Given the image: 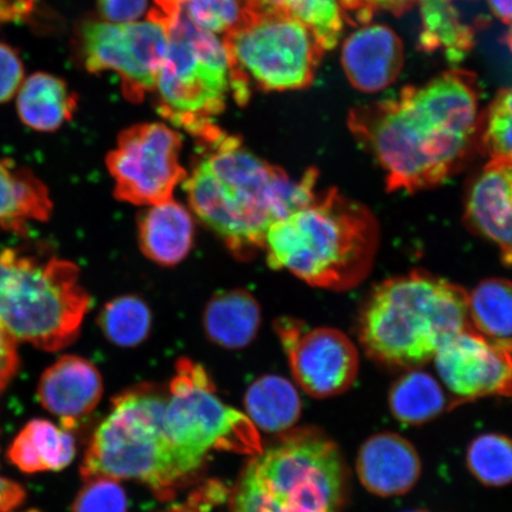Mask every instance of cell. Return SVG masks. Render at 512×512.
Returning <instances> with one entry per match:
<instances>
[{
    "label": "cell",
    "instance_id": "obj_1",
    "mask_svg": "<svg viewBox=\"0 0 512 512\" xmlns=\"http://www.w3.org/2000/svg\"><path fill=\"white\" fill-rule=\"evenodd\" d=\"M479 119L476 76L452 69L394 99L355 107L348 124L379 162L387 189L414 192L438 187L458 170Z\"/></svg>",
    "mask_w": 512,
    "mask_h": 512
},
{
    "label": "cell",
    "instance_id": "obj_2",
    "mask_svg": "<svg viewBox=\"0 0 512 512\" xmlns=\"http://www.w3.org/2000/svg\"><path fill=\"white\" fill-rule=\"evenodd\" d=\"M200 150L183 182L191 213L238 260L264 252L272 224L306 206L318 192L316 169L294 181L247 150L239 137L226 133Z\"/></svg>",
    "mask_w": 512,
    "mask_h": 512
},
{
    "label": "cell",
    "instance_id": "obj_3",
    "mask_svg": "<svg viewBox=\"0 0 512 512\" xmlns=\"http://www.w3.org/2000/svg\"><path fill=\"white\" fill-rule=\"evenodd\" d=\"M379 245V222L371 210L329 189L273 223L264 252L273 270H286L313 287L343 292L368 277Z\"/></svg>",
    "mask_w": 512,
    "mask_h": 512
},
{
    "label": "cell",
    "instance_id": "obj_4",
    "mask_svg": "<svg viewBox=\"0 0 512 512\" xmlns=\"http://www.w3.org/2000/svg\"><path fill=\"white\" fill-rule=\"evenodd\" d=\"M470 326L469 293L462 286L414 271L374 288L361 313L360 339L374 361L413 370Z\"/></svg>",
    "mask_w": 512,
    "mask_h": 512
},
{
    "label": "cell",
    "instance_id": "obj_5",
    "mask_svg": "<svg viewBox=\"0 0 512 512\" xmlns=\"http://www.w3.org/2000/svg\"><path fill=\"white\" fill-rule=\"evenodd\" d=\"M91 303L73 262L19 249L0 251V326L16 342L49 352L69 347Z\"/></svg>",
    "mask_w": 512,
    "mask_h": 512
},
{
    "label": "cell",
    "instance_id": "obj_6",
    "mask_svg": "<svg viewBox=\"0 0 512 512\" xmlns=\"http://www.w3.org/2000/svg\"><path fill=\"white\" fill-rule=\"evenodd\" d=\"M165 403L166 395L152 386L117 396L88 445L82 478L134 479L170 497L197 470L166 437Z\"/></svg>",
    "mask_w": 512,
    "mask_h": 512
},
{
    "label": "cell",
    "instance_id": "obj_7",
    "mask_svg": "<svg viewBox=\"0 0 512 512\" xmlns=\"http://www.w3.org/2000/svg\"><path fill=\"white\" fill-rule=\"evenodd\" d=\"M347 494V466L334 441L298 431L249 463L232 512H339Z\"/></svg>",
    "mask_w": 512,
    "mask_h": 512
},
{
    "label": "cell",
    "instance_id": "obj_8",
    "mask_svg": "<svg viewBox=\"0 0 512 512\" xmlns=\"http://www.w3.org/2000/svg\"><path fill=\"white\" fill-rule=\"evenodd\" d=\"M155 91L160 115L191 134L198 146L226 134L216 125L232 93L226 47L216 35L195 27L183 11L169 30Z\"/></svg>",
    "mask_w": 512,
    "mask_h": 512
},
{
    "label": "cell",
    "instance_id": "obj_9",
    "mask_svg": "<svg viewBox=\"0 0 512 512\" xmlns=\"http://www.w3.org/2000/svg\"><path fill=\"white\" fill-rule=\"evenodd\" d=\"M222 41L228 54L232 95L241 106L253 91L309 87L325 51L309 27L283 12L246 9L239 27Z\"/></svg>",
    "mask_w": 512,
    "mask_h": 512
},
{
    "label": "cell",
    "instance_id": "obj_10",
    "mask_svg": "<svg viewBox=\"0 0 512 512\" xmlns=\"http://www.w3.org/2000/svg\"><path fill=\"white\" fill-rule=\"evenodd\" d=\"M166 437L196 470L211 451L258 456L261 439L247 415L216 395L213 380L200 363L182 358L176 364L164 409Z\"/></svg>",
    "mask_w": 512,
    "mask_h": 512
},
{
    "label": "cell",
    "instance_id": "obj_11",
    "mask_svg": "<svg viewBox=\"0 0 512 512\" xmlns=\"http://www.w3.org/2000/svg\"><path fill=\"white\" fill-rule=\"evenodd\" d=\"M170 28L147 15L145 21H86L79 32L80 53L89 73H117L125 98L140 102L155 91L169 47Z\"/></svg>",
    "mask_w": 512,
    "mask_h": 512
},
{
    "label": "cell",
    "instance_id": "obj_12",
    "mask_svg": "<svg viewBox=\"0 0 512 512\" xmlns=\"http://www.w3.org/2000/svg\"><path fill=\"white\" fill-rule=\"evenodd\" d=\"M183 139L160 123L138 124L120 133L108 153L106 166L114 181V196L138 207H150L174 198L188 177L181 163Z\"/></svg>",
    "mask_w": 512,
    "mask_h": 512
},
{
    "label": "cell",
    "instance_id": "obj_13",
    "mask_svg": "<svg viewBox=\"0 0 512 512\" xmlns=\"http://www.w3.org/2000/svg\"><path fill=\"white\" fill-rule=\"evenodd\" d=\"M274 329L294 380L305 393L317 399L331 398L347 392L356 381L360 357L342 331L309 328L290 317L278 319Z\"/></svg>",
    "mask_w": 512,
    "mask_h": 512
},
{
    "label": "cell",
    "instance_id": "obj_14",
    "mask_svg": "<svg viewBox=\"0 0 512 512\" xmlns=\"http://www.w3.org/2000/svg\"><path fill=\"white\" fill-rule=\"evenodd\" d=\"M440 379L460 401L512 398V348L467 328L434 357Z\"/></svg>",
    "mask_w": 512,
    "mask_h": 512
},
{
    "label": "cell",
    "instance_id": "obj_15",
    "mask_svg": "<svg viewBox=\"0 0 512 512\" xmlns=\"http://www.w3.org/2000/svg\"><path fill=\"white\" fill-rule=\"evenodd\" d=\"M37 393L41 405L69 431L98 407L104 383L91 361L66 355L44 371Z\"/></svg>",
    "mask_w": 512,
    "mask_h": 512
},
{
    "label": "cell",
    "instance_id": "obj_16",
    "mask_svg": "<svg viewBox=\"0 0 512 512\" xmlns=\"http://www.w3.org/2000/svg\"><path fill=\"white\" fill-rule=\"evenodd\" d=\"M403 60L400 37L386 25H362L343 43L344 73L362 92L376 93L392 85L401 73Z\"/></svg>",
    "mask_w": 512,
    "mask_h": 512
},
{
    "label": "cell",
    "instance_id": "obj_17",
    "mask_svg": "<svg viewBox=\"0 0 512 512\" xmlns=\"http://www.w3.org/2000/svg\"><path fill=\"white\" fill-rule=\"evenodd\" d=\"M465 217L512 266V164H486L467 195Z\"/></svg>",
    "mask_w": 512,
    "mask_h": 512
},
{
    "label": "cell",
    "instance_id": "obj_18",
    "mask_svg": "<svg viewBox=\"0 0 512 512\" xmlns=\"http://www.w3.org/2000/svg\"><path fill=\"white\" fill-rule=\"evenodd\" d=\"M356 470L371 494L394 497L406 494L418 482L421 460L408 440L386 432L374 435L362 445Z\"/></svg>",
    "mask_w": 512,
    "mask_h": 512
},
{
    "label": "cell",
    "instance_id": "obj_19",
    "mask_svg": "<svg viewBox=\"0 0 512 512\" xmlns=\"http://www.w3.org/2000/svg\"><path fill=\"white\" fill-rule=\"evenodd\" d=\"M195 240V216L175 198L145 207L138 217L139 247L159 266L174 267L190 254Z\"/></svg>",
    "mask_w": 512,
    "mask_h": 512
},
{
    "label": "cell",
    "instance_id": "obj_20",
    "mask_svg": "<svg viewBox=\"0 0 512 512\" xmlns=\"http://www.w3.org/2000/svg\"><path fill=\"white\" fill-rule=\"evenodd\" d=\"M47 185L34 172L0 160V228L25 235L29 222H46L53 213Z\"/></svg>",
    "mask_w": 512,
    "mask_h": 512
},
{
    "label": "cell",
    "instance_id": "obj_21",
    "mask_svg": "<svg viewBox=\"0 0 512 512\" xmlns=\"http://www.w3.org/2000/svg\"><path fill=\"white\" fill-rule=\"evenodd\" d=\"M260 326V304L243 288L215 294L203 312V329L209 341L227 350L248 347Z\"/></svg>",
    "mask_w": 512,
    "mask_h": 512
},
{
    "label": "cell",
    "instance_id": "obj_22",
    "mask_svg": "<svg viewBox=\"0 0 512 512\" xmlns=\"http://www.w3.org/2000/svg\"><path fill=\"white\" fill-rule=\"evenodd\" d=\"M78 96L66 82L48 73H35L23 81L17 96L22 123L38 132H55L72 120Z\"/></svg>",
    "mask_w": 512,
    "mask_h": 512
},
{
    "label": "cell",
    "instance_id": "obj_23",
    "mask_svg": "<svg viewBox=\"0 0 512 512\" xmlns=\"http://www.w3.org/2000/svg\"><path fill=\"white\" fill-rule=\"evenodd\" d=\"M76 444L73 434L53 422H28L11 444L10 462L25 473L60 471L73 462Z\"/></svg>",
    "mask_w": 512,
    "mask_h": 512
},
{
    "label": "cell",
    "instance_id": "obj_24",
    "mask_svg": "<svg viewBox=\"0 0 512 512\" xmlns=\"http://www.w3.org/2000/svg\"><path fill=\"white\" fill-rule=\"evenodd\" d=\"M245 406L256 428L280 433L291 428L302 414V400L293 384L277 375H266L249 386Z\"/></svg>",
    "mask_w": 512,
    "mask_h": 512
},
{
    "label": "cell",
    "instance_id": "obj_25",
    "mask_svg": "<svg viewBox=\"0 0 512 512\" xmlns=\"http://www.w3.org/2000/svg\"><path fill=\"white\" fill-rule=\"evenodd\" d=\"M469 319L473 330L492 342L512 348V283L486 279L469 293Z\"/></svg>",
    "mask_w": 512,
    "mask_h": 512
},
{
    "label": "cell",
    "instance_id": "obj_26",
    "mask_svg": "<svg viewBox=\"0 0 512 512\" xmlns=\"http://www.w3.org/2000/svg\"><path fill=\"white\" fill-rule=\"evenodd\" d=\"M420 44L428 51L443 49L451 61L462 60L475 44V30L463 22L451 0H419Z\"/></svg>",
    "mask_w": 512,
    "mask_h": 512
},
{
    "label": "cell",
    "instance_id": "obj_27",
    "mask_svg": "<svg viewBox=\"0 0 512 512\" xmlns=\"http://www.w3.org/2000/svg\"><path fill=\"white\" fill-rule=\"evenodd\" d=\"M444 389L430 374L411 370L393 384L389 393L390 412L408 425L425 424L445 411Z\"/></svg>",
    "mask_w": 512,
    "mask_h": 512
},
{
    "label": "cell",
    "instance_id": "obj_28",
    "mask_svg": "<svg viewBox=\"0 0 512 512\" xmlns=\"http://www.w3.org/2000/svg\"><path fill=\"white\" fill-rule=\"evenodd\" d=\"M98 322L108 341L120 348H134L150 336L152 312L143 298L125 294L102 307Z\"/></svg>",
    "mask_w": 512,
    "mask_h": 512
},
{
    "label": "cell",
    "instance_id": "obj_29",
    "mask_svg": "<svg viewBox=\"0 0 512 512\" xmlns=\"http://www.w3.org/2000/svg\"><path fill=\"white\" fill-rule=\"evenodd\" d=\"M466 464L484 485L512 483V439L496 433L480 435L467 448Z\"/></svg>",
    "mask_w": 512,
    "mask_h": 512
},
{
    "label": "cell",
    "instance_id": "obj_30",
    "mask_svg": "<svg viewBox=\"0 0 512 512\" xmlns=\"http://www.w3.org/2000/svg\"><path fill=\"white\" fill-rule=\"evenodd\" d=\"M477 136L489 163L512 164V87L496 95L479 119Z\"/></svg>",
    "mask_w": 512,
    "mask_h": 512
},
{
    "label": "cell",
    "instance_id": "obj_31",
    "mask_svg": "<svg viewBox=\"0 0 512 512\" xmlns=\"http://www.w3.org/2000/svg\"><path fill=\"white\" fill-rule=\"evenodd\" d=\"M283 12L309 27L324 50L337 46L344 23L338 0H283Z\"/></svg>",
    "mask_w": 512,
    "mask_h": 512
},
{
    "label": "cell",
    "instance_id": "obj_32",
    "mask_svg": "<svg viewBox=\"0 0 512 512\" xmlns=\"http://www.w3.org/2000/svg\"><path fill=\"white\" fill-rule=\"evenodd\" d=\"M182 11L195 27L226 36L245 18L246 6L243 0H185Z\"/></svg>",
    "mask_w": 512,
    "mask_h": 512
},
{
    "label": "cell",
    "instance_id": "obj_33",
    "mask_svg": "<svg viewBox=\"0 0 512 512\" xmlns=\"http://www.w3.org/2000/svg\"><path fill=\"white\" fill-rule=\"evenodd\" d=\"M126 492L119 480L93 478L86 480L73 503L72 512H127Z\"/></svg>",
    "mask_w": 512,
    "mask_h": 512
},
{
    "label": "cell",
    "instance_id": "obj_34",
    "mask_svg": "<svg viewBox=\"0 0 512 512\" xmlns=\"http://www.w3.org/2000/svg\"><path fill=\"white\" fill-rule=\"evenodd\" d=\"M419 0H338L344 21L354 25L369 24L377 12H392L401 16Z\"/></svg>",
    "mask_w": 512,
    "mask_h": 512
},
{
    "label": "cell",
    "instance_id": "obj_35",
    "mask_svg": "<svg viewBox=\"0 0 512 512\" xmlns=\"http://www.w3.org/2000/svg\"><path fill=\"white\" fill-rule=\"evenodd\" d=\"M24 80V66L17 51L0 43V104H5L19 91Z\"/></svg>",
    "mask_w": 512,
    "mask_h": 512
},
{
    "label": "cell",
    "instance_id": "obj_36",
    "mask_svg": "<svg viewBox=\"0 0 512 512\" xmlns=\"http://www.w3.org/2000/svg\"><path fill=\"white\" fill-rule=\"evenodd\" d=\"M149 0H98L102 19L110 23H132L145 15Z\"/></svg>",
    "mask_w": 512,
    "mask_h": 512
},
{
    "label": "cell",
    "instance_id": "obj_37",
    "mask_svg": "<svg viewBox=\"0 0 512 512\" xmlns=\"http://www.w3.org/2000/svg\"><path fill=\"white\" fill-rule=\"evenodd\" d=\"M227 489L220 483H208L192 492L191 496L169 512H209L217 503L224 501Z\"/></svg>",
    "mask_w": 512,
    "mask_h": 512
},
{
    "label": "cell",
    "instance_id": "obj_38",
    "mask_svg": "<svg viewBox=\"0 0 512 512\" xmlns=\"http://www.w3.org/2000/svg\"><path fill=\"white\" fill-rule=\"evenodd\" d=\"M18 368L16 341L0 326V392L9 386Z\"/></svg>",
    "mask_w": 512,
    "mask_h": 512
},
{
    "label": "cell",
    "instance_id": "obj_39",
    "mask_svg": "<svg viewBox=\"0 0 512 512\" xmlns=\"http://www.w3.org/2000/svg\"><path fill=\"white\" fill-rule=\"evenodd\" d=\"M25 491L21 485L0 477V512H11L23 503Z\"/></svg>",
    "mask_w": 512,
    "mask_h": 512
},
{
    "label": "cell",
    "instance_id": "obj_40",
    "mask_svg": "<svg viewBox=\"0 0 512 512\" xmlns=\"http://www.w3.org/2000/svg\"><path fill=\"white\" fill-rule=\"evenodd\" d=\"M184 2L185 0H155L156 6L149 12V15L159 19L171 28V25L181 14Z\"/></svg>",
    "mask_w": 512,
    "mask_h": 512
},
{
    "label": "cell",
    "instance_id": "obj_41",
    "mask_svg": "<svg viewBox=\"0 0 512 512\" xmlns=\"http://www.w3.org/2000/svg\"><path fill=\"white\" fill-rule=\"evenodd\" d=\"M488 3L499 21L509 25L512 29V0H488ZM509 43L512 49V32L509 37Z\"/></svg>",
    "mask_w": 512,
    "mask_h": 512
},
{
    "label": "cell",
    "instance_id": "obj_42",
    "mask_svg": "<svg viewBox=\"0 0 512 512\" xmlns=\"http://www.w3.org/2000/svg\"><path fill=\"white\" fill-rule=\"evenodd\" d=\"M405 512H428V511H425V510H411V511H405Z\"/></svg>",
    "mask_w": 512,
    "mask_h": 512
}]
</instances>
